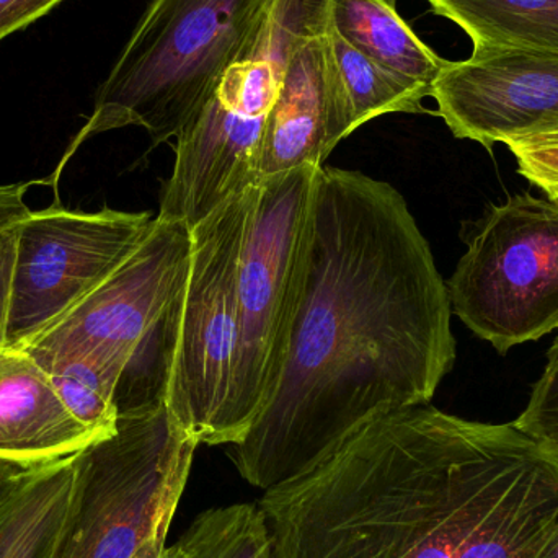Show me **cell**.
<instances>
[{"instance_id":"cell-1","label":"cell","mask_w":558,"mask_h":558,"mask_svg":"<svg viewBox=\"0 0 558 558\" xmlns=\"http://www.w3.org/2000/svg\"><path fill=\"white\" fill-rule=\"evenodd\" d=\"M451 301L390 183L322 167L307 284L274 399L229 458L267 492L376 416L432 402L456 363Z\"/></svg>"},{"instance_id":"cell-2","label":"cell","mask_w":558,"mask_h":558,"mask_svg":"<svg viewBox=\"0 0 558 558\" xmlns=\"http://www.w3.org/2000/svg\"><path fill=\"white\" fill-rule=\"evenodd\" d=\"M275 558H536L558 452L514 423L384 413L260 500Z\"/></svg>"},{"instance_id":"cell-3","label":"cell","mask_w":558,"mask_h":558,"mask_svg":"<svg viewBox=\"0 0 558 558\" xmlns=\"http://www.w3.org/2000/svg\"><path fill=\"white\" fill-rule=\"evenodd\" d=\"M270 0H150L95 107L49 183L78 147L107 131L141 126L154 146L177 137L242 54Z\"/></svg>"},{"instance_id":"cell-4","label":"cell","mask_w":558,"mask_h":558,"mask_svg":"<svg viewBox=\"0 0 558 558\" xmlns=\"http://www.w3.org/2000/svg\"><path fill=\"white\" fill-rule=\"evenodd\" d=\"M192 235L182 222L154 219L140 247L64 317L26 341L46 373L75 357L120 371V413L167 402Z\"/></svg>"},{"instance_id":"cell-5","label":"cell","mask_w":558,"mask_h":558,"mask_svg":"<svg viewBox=\"0 0 558 558\" xmlns=\"http://www.w3.org/2000/svg\"><path fill=\"white\" fill-rule=\"evenodd\" d=\"M198 446L167 402L118 415L113 435L74 456L51 558H134L166 546Z\"/></svg>"},{"instance_id":"cell-6","label":"cell","mask_w":558,"mask_h":558,"mask_svg":"<svg viewBox=\"0 0 558 558\" xmlns=\"http://www.w3.org/2000/svg\"><path fill=\"white\" fill-rule=\"evenodd\" d=\"M322 167L262 180L239 257L241 357L235 422L244 441L277 392L307 284Z\"/></svg>"},{"instance_id":"cell-7","label":"cell","mask_w":558,"mask_h":558,"mask_svg":"<svg viewBox=\"0 0 558 558\" xmlns=\"http://www.w3.org/2000/svg\"><path fill=\"white\" fill-rule=\"evenodd\" d=\"M254 186L229 198L190 231L192 248L167 407L198 445L232 446L242 439L235 422L241 357L238 271Z\"/></svg>"},{"instance_id":"cell-8","label":"cell","mask_w":558,"mask_h":558,"mask_svg":"<svg viewBox=\"0 0 558 558\" xmlns=\"http://www.w3.org/2000/svg\"><path fill=\"white\" fill-rule=\"evenodd\" d=\"M446 286L452 314L498 353L558 330V203L492 206Z\"/></svg>"},{"instance_id":"cell-9","label":"cell","mask_w":558,"mask_h":558,"mask_svg":"<svg viewBox=\"0 0 558 558\" xmlns=\"http://www.w3.org/2000/svg\"><path fill=\"white\" fill-rule=\"evenodd\" d=\"M150 213L52 206L20 222L5 348H22L118 270L154 225Z\"/></svg>"},{"instance_id":"cell-10","label":"cell","mask_w":558,"mask_h":558,"mask_svg":"<svg viewBox=\"0 0 558 558\" xmlns=\"http://www.w3.org/2000/svg\"><path fill=\"white\" fill-rule=\"evenodd\" d=\"M432 97L456 137L492 150L558 123V59L477 46L465 61H446Z\"/></svg>"},{"instance_id":"cell-11","label":"cell","mask_w":558,"mask_h":558,"mask_svg":"<svg viewBox=\"0 0 558 558\" xmlns=\"http://www.w3.org/2000/svg\"><path fill=\"white\" fill-rule=\"evenodd\" d=\"M327 28L302 36L289 56L277 101L265 121L258 179L324 167L351 130Z\"/></svg>"},{"instance_id":"cell-12","label":"cell","mask_w":558,"mask_h":558,"mask_svg":"<svg viewBox=\"0 0 558 558\" xmlns=\"http://www.w3.org/2000/svg\"><path fill=\"white\" fill-rule=\"evenodd\" d=\"M104 439L59 399L51 376L20 348L0 351V459L41 465Z\"/></svg>"},{"instance_id":"cell-13","label":"cell","mask_w":558,"mask_h":558,"mask_svg":"<svg viewBox=\"0 0 558 558\" xmlns=\"http://www.w3.org/2000/svg\"><path fill=\"white\" fill-rule=\"evenodd\" d=\"M330 26L413 97H432L446 59L407 25L396 0H330Z\"/></svg>"},{"instance_id":"cell-14","label":"cell","mask_w":558,"mask_h":558,"mask_svg":"<svg viewBox=\"0 0 558 558\" xmlns=\"http://www.w3.org/2000/svg\"><path fill=\"white\" fill-rule=\"evenodd\" d=\"M74 456L29 469L0 504V558H51L71 500Z\"/></svg>"},{"instance_id":"cell-15","label":"cell","mask_w":558,"mask_h":558,"mask_svg":"<svg viewBox=\"0 0 558 558\" xmlns=\"http://www.w3.org/2000/svg\"><path fill=\"white\" fill-rule=\"evenodd\" d=\"M461 26L474 48L514 49L558 59V0H428Z\"/></svg>"},{"instance_id":"cell-16","label":"cell","mask_w":558,"mask_h":558,"mask_svg":"<svg viewBox=\"0 0 558 558\" xmlns=\"http://www.w3.org/2000/svg\"><path fill=\"white\" fill-rule=\"evenodd\" d=\"M163 558H275L260 505L211 508L196 517Z\"/></svg>"},{"instance_id":"cell-17","label":"cell","mask_w":558,"mask_h":558,"mask_svg":"<svg viewBox=\"0 0 558 558\" xmlns=\"http://www.w3.org/2000/svg\"><path fill=\"white\" fill-rule=\"evenodd\" d=\"M327 38L353 133L367 121L384 114L425 111L418 98L413 97L384 69L344 41L330 25Z\"/></svg>"},{"instance_id":"cell-18","label":"cell","mask_w":558,"mask_h":558,"mask_svg":"<svg viewBox=\"0 0 558 558\" xmlns=\"http://www.w3.org/2000/svg\"><path fill=\"white\" fill-rule=\"evenodd\" d=\"M52 386L65 409L101 438L117 429L118 409L114 403L121 374L113 367L92 360L75 357L49 373Z\"/></svg>"},{"instance_id":"cell-19","label":"cell","mask_w":558,"mask_h":558,"mask_svg":"<svg viewBox=\"0 0 558 558\" xmlns=\"http://www.w3.org/2000/svg\"><path fill=\"white\" fill-rule=\"evenodd\" d=\"M518 172L558 203V123L507 141Z\"/></svg>"},{"instance_id":"cell-20","label":"cell","mask_w":558,"mask_h":558,"mask_svg":"<svg viewBox=\"0 0 558 558\" xmlns=\"http://www.w3.org/2000/svg\"><path fill=\"white\" fill-rule=\"evenodd\" d=\"M514 425L541 445L558 452V337L547 353V366L534 386L526 410Z\"/></svg>"},{"instance_id":"cell-21","label":"cell","mask_w":558,"mask_h":558,"mask_svg":"<svg viewBox=\"0 0 558 558\" xmlns=\"http://www.w3.org/2000/svg\"><path fill=\"white\" fill-rule=\"evenodd\" d=\"M20 222L0 229V351L7 347Z\"/></svg>"},{"instance_id":"cell-22","label":"cell","mask_w":558,"mask_h":558,"mask_svg":"<svg viewBox=\"0 0 558 558\" xmlns=\"http://www.w3.org/2000/svg\"><path fill=\"white\" fill-rule=\"evenodd\" d=\"M64 0H0V41L26 28Z\"/></svg>"},{"instance_id":"cell-23","label":"cell","mask_w":558,"mask_h":558,"mask_svg":"<svg viewBox=\"0 0 558 558\" xmlns=\"http://www.w3.org/2000/svg\"><path fill=\"white\" fill-rule=\"evenodd\" d=\"M28 186L29 183L0 186V229L28 218L32 213L25 203V193Z\"/></svg>"},{"instance_id":"cell-24","label":"cell","mask_w":558,"mask_h":558,"mask_svg":"<svg viewBox=\"0 0 558 558\" xmlns=\"http://www.w3.org/2000/svg\"><path fill=\"white\" fill-rule=\"evenodd\" d=\"M35 465H23L19 462L0 459V504L19 487L29 469Z\"/></svg>"},{"instance_id":"cell-25","label":"cell","mask_w":558,"mask_h":558,"mask_svg":"<svg viewBox=\"0 0 558 558\" xmlns=\"http://www.w3.org/2000/svg\"><path fill=\"white\" fill-rule=\"evenodd\" d=\"M536 558H558V530L550 536Z\"/></svg>"},{"instance_id":"cell-26","label":"cell","mask_w":558,"mask_h":558,"mask_svg":"<svg viewBox=\"0 0 558 558\" xmlns=\"http://www.w3.org/2000/svg\"><path fill=\"white\" fill-rule=\"evenodd\" d=\"M167 547H149V549L143 550L140 556L134 558H160L166 553Z\"/></svg>"},{"instance_id":"cell-27","label":"cell","mask_w":558,"mask_h":558,"mask_svg":"<svg viewBox=\"0 0 558 558\" xmlns=\"http://www.w3.org/2000/svg\"><path fill=\"white\" fill-rule=\"evenodd\" d=\"M163 554H166V553H163ZM160 558H163V556H162V557H160Z\"/></svg>"}]
</instances>
